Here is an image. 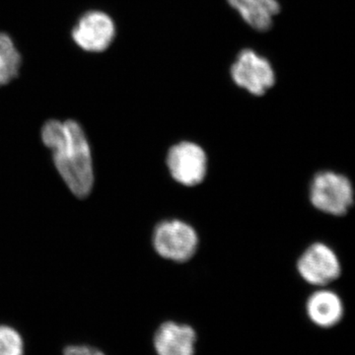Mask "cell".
<instances>
[{
	"label": "cell",
	"instance_id": "cell-1",
	"mask_svg": "<svg viewBox=\"0 0 355 355\" xmlns=\"http://www.w3.org/2000/svg\"><path fill=\"white\" fill-rule=\"evenodd\" d=\"M44 146L67 186L77 198L87 197L94 184L92 153L83 127L74 120H50L41 130Z\"/></svg>",
	"mask_w": 355,
	"mask_h": 355
},
{
	"label": "cell",
	"instance_id": "cell-4",
	"mask_svg": "<svg viewBox=\"0 0 355 355\" xmlns=\"http://www.w3.org/2000/svg\"><path fill=\"white\" fill-rule=\"evenodd\" d=\"M231 80L250 95H266L277 83V72L268 58L253 49H243L230 67Z\"/></svg>",
	"mask_w": 355,
	"mask_h": 355
},
{
	"label": "cell",
	"instance_id": "cell-10",
	"mask_svg": "<svg viewBox=\"0 0 355 355\" xmlns=\"http://www.w3.org/2000/svg\"><path fill=\"white\" fill-rule=\"evenodd\" d=\"M231 8L257 32H268L280 13L279 0H226Z\"/></svg>",
	"mask_w": 355,
	"mask_h": 355
},
{
	"label": "cell",
	"instance_id": "cell-6",
	"mask_svg": "<svg viewBox=\"0 0 355 355\" xmlns=\"http://www.w3.org/2000/svg\"><path fill=\"white\" fill-rule=\"evenodd\" d=\"M296 270L308 284L326 287L340 279L342 263L333 248L324 242H315L300 254Z\"/></svg>",
	"mask_w": 355,
	"mask_h": 355
},
{
	"label": "cell",
	"instance_id": "cell-13",
	"mask_svg": "<svg viewBox=\"0 0 355 355\" xmlns=\"http://www.w3.org/2000/svg\"><path fill=\"white\" fill-rule=\"evenodd\" d=\"M62 355H108L102 349L87 343H70L62 349Z\"/></svg>",
	"mask_w": 355,
	"mask_h": 355
},
{
	"label": "cell",
	"instance_id": "cell-5",
	"mask_svg": "<svg viewBox=\"0 0 355 355\" xmlns=\"http://www.w3.org/2000/svg\"><path fill=\"white\" fill-rule=\"evenodd\" d=\"M166 166L176 183L193 188L203 183L207 178L209 157L205 148L197 142L182 140L168 149Z\"/></svg>",
	"mask_w": 355,
	"mask_h": 355
},
{
	"label": "cell",
	"instance_id": "cell-8",
	"mask_svg": "<svg viewBox=\"0 0 355 355\" xmlns=\"http://www.w3.org/2000/svg\"><path fill=\"white\" fill-rule=\"evenodd\" d=\"M198 336L188 324L164 322L153 336V347L157 355H195Z\"/></svg>",
	"mask_w": 355,
	"mask_h": 355
},
{
	"label": "cell",
	"instance_id": "cell-2",
	"mask_svg": "<svg viewBox=\"0 0 355 355\" xmlns=\"http://www.w3.org/2000/svg\"><path fill=\"white\" fill-rule=\"evenodd\" d=\"M309 200L314 209L328 216H347L354 205V188L349 178L340 173L324 170L311 181Z\"/></svg>",
	"mask_w": 355,
	"mask_h": 355
},
{
	"label": "cell",
	"instance_id": "cell-12",
	"mask_svg": "<svg viewBox=\"0 0 355 355\" xmlns=\"http://www.w3.org/2000/svg\"><path fill=\"white\" fill-rule=\"evenodd\" d=\"M0 355H26L24 336L10 324H0Z\"/></svg>",
	"mask_w": 355,
	"mask_h": 355
},
{
	"label": "cell",
	"instance_id": "cell-7",
	"mask_svg": "<svg viewBox=\"0 0 355 355\" xmlns=\"http://www.w3.org/2000/svg\"><path fill=\"white\" fill-rule=\"evenodd\" d=\"M116 24L109 14L100 10L84 13L72 29L74 43L87 53L108 50L116 38Z\"/></svg>",
	"mask_w": 355,
	"mask_h": 355
},
{
	"label": "cell",
	"instance_id": "cell-3",
	"mask_svg": "<svg viewBox=\"0 0 355 355\" xmlns=\"http://www.w3.org/2000/svg\"><path fill=\"white\" fill-rule=\"evenodd\" d=\"M153 245L161 258L183 263L197 254L200 237L196 228L188 222L177 218L165 219L154 228Z\"/></svg>",
	"mask_w": 355,
	"mask_h": 355
},
{
	"label": "cell",
	"instance_id": "cell-9",
	"mask_svg": "<svg viewBox=\"0 0 355 355\" xmlns=\"http://www.w3.org/2000/svg\"><path fill=\"white\" fill-rule=\"evenodd\" d=\"M306 314L315 326L330 329L340 324L345 315V306L338 293L322 288L313 292L306 301Z\"/></svg>",
	"mask_w": 355,
	"mask_h": 355
},
{
	"label": "cell",
	"instance_id": "cell-11",
	"mask_svg": "<svg viewBox=\"0 0 355 355\" xmlns=\"http://www.w3.org/2000/svg\"><path fill=\"white\" fill-rule=\"evenodd\" d=\"M22 57L12 38L0 32V87L13 81L19 74Z\"/></svg>",
	"mask_w": 355,
	"mask_h": 355
}]
</instances>
